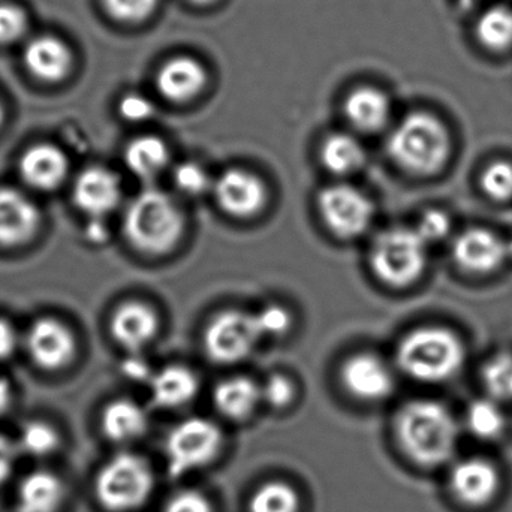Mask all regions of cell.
Here are the masks:
<instances>
[{"label":"cell","instance_id":"obj_38","mask_svg":"<svg viewBox=\"0 0 512 512\" xmlns=\"http://www.w3.org/2000/svg\"><path fill=\"white\" fill-rule=\"evenodd\" d=\"M262 400L273 406L282 409L292 402L295 396L294 384L285 375H273L265 381L261 387Z\"/></svg>","mask_w":512,"mask_h":512},{"label":"cell","instance_id":"obj_10","mask_svg":"<svg viewBox=\"0 0 512 512\" xmlns=\"http://www.w3.org/2000/svg\"><path fill=\"white\" fill-rule=\"evenodd\" d=\"M216 203L233 218L248 219L258 215L267 203L264 182L251 171H225L213 185Z\"/></svg>","mask_w":512,"mask_h":512},{"label":"cell","instance_id":"obj_45","mask_svg":"<svg viewBox=\"0 0 512 512\" xmlns=\"http://www.w3.org/2000/svg\"><path fill=\"white\" fill-rule=\"evenodd\" d=\"M102 218H92V221L87 224L86 231V239L89 240L93 245H102V243L107 242L108 237H110V231H108L107 225L101 221Z\"/></svg>","mask_w":512,"mask_h":512},{"label":"cell","instance_id":"obj_9","mask_svg":"<svg viewBox=\"0 0 512 512\" xmlns=\"http://www.w3.org/2000/svg\"><path fill=\"white\" fill-rule=\"evenodd\" d=\"M318 209L328 230L343 240L355 239L366 233L375 216V206L370 198L349 185L322 189Z\"/></svg>","mask_w":512,"mask_h":512},{"label":"cell","instance_id":"obj_7","mask_svg":"<svg viewBox=\"0 0 512 512\" xmlns=\"http://www.w3.org/2000/svg\"><path fill=\"white\" fill-rule=\"evenodd\" d=\"M221 429L206 418H189L171 430L165 444L168 472L180 478L204 468L221 451Z\"/></svg>","mask_w":512,"mask_h":512},{"label":"cell","instance_id":"obj_5","mask_svg":"<svg viewBox=\"0 0 512 512\" xmlns=\"http://www.w3.org/2000/svg\"><path fill=\"white\" fill-rule=\"evenodd\" d=\"M153 472L137 454L123 453L105 463L96 477L99 504L111 512L137 510L152 495Z\"/></svg>","mask_w":512,"mask_h":512},{"label":"cell","instance_id":"obj_1","mask_svg":"<svg viewBox=\"0 0 512 512\" xmlns=\"http://www.w3.org/2000/svg\"><path fill=\"white\" fill-rule=\"evenodd\" d=\"M400 447L421 466H439L453 456L457 424L441 403L414 400L400 409L396 420Z\"/></svg>","mask_w":512,"mask_h":512},{"label":"cell","instance_id":"obj_25","mask_svg":"<svg viewBox=\"0 0 512 512\" xmlns=\"http://www.w3.org/2000/svg\"><path fill=\"white\" fill-rule=\"evenodd\" d=\"M216 409L230 420H245L262 400L261 388L246 376L221 382L213 393Z\"/></svg>","mask_w":512,"mask_h":512},{"label":"cell","instance_id":"obj_31","mask_svg":"<svg viewBox=\"0 0 512 512\" xmlns=\"http://www.w3.org/2000/svg\"><path fill=\"white\" fill-rule=\"evenodd\" d=\"M298 507H300V499L297 492L288 484L274 481L256 490L249 510L251 512H297Z\"/></svg>","mask_w":512,"mask_h":512},{"label":"cell","instance_id":"obj_17","mask_svg":"<svg viewBox=\"0 0 512 512\" xmlns=\"http://www.w3.org/2000/svg\"><path fill=\"white\" fill-rule=\"evenodd\" d=\"M110 328L114 340L135 354L155 339L159 331V318L147 304L129 301L117 307Z\"/></svg>","mask_w":512,"mask_h":512},{"label":"cell","instance_id":"obj_3","mask_svg":"<svg viewBox=\"0 0 512 512\" xmlns=\"http://www.w3.org/2000/svg\"><path fill=\"white\" fill-rule=\"evenodd\" d=\"M450 134L438 117L423 111L400 120L388 140V153L402 170L429 176L444 167L450 156Z\"/></svg>","mask_w":512,"mask_h":512},{"label":"cell","instance_id":"obj_12","mask_svg":"<svg viewBox=\"0 0 512 512\" xmlns=\"http://www.w3.org/2000/svg\"><path fill=\"white\" fill-rule=\"evenodd\" d=\"M26 343L32 360L45 370H59L68 366L77 349L72 331L54 318H41L33 322Z\"/></svg>","mask_w":512,"mask_h":512},{"label":"cell","instance_id":"obj_16","mask_svg":"<svg viewBox=\"0 0 512 512\" xmlns=\"http://www.w3.org/2000/svg\"><path fill=\"white\" fill-rule=\"evenodd\" d=\"M450 484L454 495L463 504L483 507L498 493L499 474L487 460L466 459L454 466Z\"/></svg>","mask_w":512,"mask_h":512},{"label":"cell","instance_id":"obj_14","mask_svg":"<svg viewBox=\"0 0 512 512\" xmlns=\"http://www.w3.org/2000/svg\"><path fill=\"white\" fill-rule=\"evenodd\" d=\"M209 75L200 60L176 56L167 60L156 74V89L162 98L174 104H185L206 89Z\"/></svg>","mask_w":512,"mask_h":512},{"label":"cell","instance_id":"obj_49","mask_svg":"<svg viewBox=\"0 0 512 512\" xmlns=\"http://www.w3.org/2000/svg\"><path fill=\"white\" fill-rule=\"evenodd\" d=\"M507 252H508V254H510V252H511V255H512V242L510 243V245H507Z\"/></svg>","mask_w":512,"mask_h":512},{"label":"cell","instance_id":"obj_43","mask_svg":"<svg viewBox=\"0 0 512 512\" xmlns=\"http://www.w3.org/2000/svg\"><path fill=\"white\" fill-rule=\"evenodd\" d=\"M123 375L132 381H146L152 379L153 375L150 373L149 364L144 358L138 354H132L131 357L126 358L122 364Z\"/></svg>","mask_w":512,"mask_h":512},{"label":"cell","instance_id":"obj_44","mask_svg":"<svg viewBox=\"0 0 512 512\" xmlns=\"http://www.w3.org/2000/svg\"><path fill=\"white\" fill-rule=\"evenodd\" d=\"M17 348V333L6 319L0 318V361L14 354Z\"/></svg>","mask_w":512,"mask_h":512},{"label":"cell","instance_id":"obj_2","mask_svg":"<svg viewBox=\"0 0 512 512\" xmlns=\"http://www.w3.org/2000/svg\"><path fill=\"white\" fill-rule=\"evenodd\" d=\"M126 239L146 255L173 251L185 231V218L176 201L158 189L138 194L125 213Z\"/></svg>","mask_w":512,"mask_h":512},{"label":"cell","instance_id":"obj_15","mask_svg":"<svg viewBox=\"0 0 512 512\" xmlns=\"http://www.w3.org/2000/svg\"><path fill=\"white\" fill-rule=\"evenodd\" d=\"M41 215L21 192L0 188V246L15 248L30 242L38 233Z\"/></svg>","mask_w":512,"mask_h":512},{"label":"cell","instance_id":"obj_13","mask_svg":"<svg viewBox=\"0 0 512 512\" xmlns=\"http://www.w3.org/2000/svg\"><path fill=\"white\" fill-rule=\"evenodd\" d=\"M72 198L81 212L92 218H104L119 206L122 183L116 173L107 168H87L78 176Z\"/></svg>","mask_w":512,"mask_h":512},{"label":"cell","instance_id":"obj_37","mask_svg":"<svg viewBox=\"0 0 512 512\" xmlns=\"http://www.w3.org/2000/svg\"><path fill=\"white\" fill-rule=\"evenodd\" d=\"M27 20L24 12L14 5H0V44H11L26 32Z\"/></svg>","mask_w":512,"mask_h":512},{"label":"cell","instance_id":"obj_4","mask_svg":"<svg viewBox=\"0 0 512 512\" xmlns=\"http://www.w3.org/2000/svg\"><path fill=\"white\" fill-rule=\"evenodd\" d=\"M465 361L459 337L445 328L427 327L409 333L397 348L400 369L421 382H441L456 375Z\"/></svg>","mask_w":512,"mask_h":512},{"label":"cell","instance_id":"obj_39","mask_svg":"<svg viewBox=\"0 0 512 512\" xmlns=\"http://www.w3.org/2000/svg\"><path fill=\"white\" fill-rule=\"evenodd\" d=\"M155 102L143 93H128L119 104V113L131 123L146 122L155 116Z\"/></svg>","mask_w":512,"mask_h":512},{"label":"cell","instance_id":"obj_20","mask_svg":"<svg viewBox=\"0 0 512 512\" xmlns=\"http://www.w3.org/2000/svg\"><path fill=\"white\" fill-rule=\"evenodd\" d=\"M343 113L348 122L361 132H378L387 126L391 102L378 87L360 86L351 90L343 102Z\"/></svg>","mask_w":512,"mask_h":512},{"label":"cell","instance_id":"obj_36","mask_svg":"<svg viewBox=\"0 0 512 512\" xmlns=\"http://www.w3.org/2000/svg\"><path fill=\"white\" fill-rule=\"evenodd\" d=\"M254 315L262 339L264 337L283 336L291 328V313L285 307L279 306V304L265 306L264 309L259 310Z\"/></svg>","mask_w":512,"mask_h":512},{"label":"cell","instance_id":"obj_23","mask_svg":"<svg viewBox=\"0 0 512 512\" xmlns=\"http://www.w3.org/2000/svg\"><path fill=\"white\" fill-rule=\"evenodd\" d=\"M65 499L62 480L53 472L35 471L21 481L11 512H57Z\"/></svg>","mask_w":512,"mask_h":512},{"label":"cell","instance_id":"obj_27","mask_svg":"<svg viewBox=\"0 0 512 512\" xmlns=\"http://www.w3.org/2000/svg\"><path fill=\"white\" fill-rule=\"evenodd\" d=\"M321 161L330 173L346 176L363 167L366 152L354 135L336 132L322 143Z\"/></svg>","mask_w":512,"mask_h":512},{"label":"cell","instance_id":"obj_29","mask_svg":"<svg viewBox=\"0 0 512 512\" xmlns=\"http://www.w3.org/2000/svg\"><path fill=\"white\" fill-rule=\"evenodd\" d=\"M472 435L481 439H495L504 432L505 417L498 403L493 400H475L466 414Z\"/></svg>","mask_w":512,"mask_h":512},{"label":"cell","instance_id":"obj_41","mask_svg":"<svg viewBox=\"0 0 512 512\" xmlns=\"http://www.w3.org/2000/svg\"><path fill=\"white\" fill-rule=\"evenodd\" d=\"M164 512H213L206 496L197 492H182L171 498Z\"/></svg>","mask_w":512,"mask_h":512},{"label":"cell","instance_id":"obj_19","mask_svg":"<svg viewBox=\"0 0 512 512\" xmlns=\"http://www.w3.org/2000/svg\"><path fill=\"white\" fill-rule=\"evenodd\" d=\"M69 164L65 153L51 144L30 147L20 159L21 179L36 191H54L65 182Z\"/></svg>","mask_w":512,"mask_h":512},{"label":"cell","instance_id":"obj_32","mask_svg":"<svg viewBox=\"0 0 512 512\" xmlns=\"http://www.w3.org/2000/svg\"><path fill=\"white\" fill-rule=\"evenodd\" d=\"M487 390L498 400H512V354L490 360L483 370Z\"/></svg>","mask_w":512,"mask_h":512},{"label":"cell","instance_id":"obj_42","mask_svg":"<svg viewBox=\"0 0 512 512\" xmlns=\"http://www.w3.org/2000/svg\"><path fill=\"white\" fill-rule=\"evenodd\" d=\"M18 447L6 436L0 435V486L11 477L17 462Z\"/></svg>","mask_w":512,"mask_h":512},{"label":"cell","instance_id":"obj_33","mask_svg":"<svg viewBox=\"0 0 512 512\" xmlns=\"http://www.w3.org/2000/svg\"><path fill=\"white\" fill-rule=\"evenodd\" d=\"M174 185L189 197H200L213 189L215 182L210 179L209 173L197 162H183L177 165L173 174Z\"/></svg>","mask_w":512,"mask_h":512},{"label":"cell","instance_id":"obj_8","mask_svg":"<svg viewBox=\"0 0 512 512\" xmlns=\"http://www.w3.org/2000/svg\"><path fill=\"white\" fill-rule=\"evenodd\" d=\"M261 339L254 313L225 310L207 325L204 348L215 363L234 364L249 357Z\"/></svg>","mask_w":512,"mask_h":512},{"label":"cell","instance_id":"obj_11","mask_svg":"<svg viewBox=\"0 0 512 512\" xmlns=\"http://www.w3.org/2000/svg\"><path fill=\"white\" fill-rule=\"evenodd\" d=\"M343 387L355 399L379 402L394 390V376L388 364L373 354H357L343 363L340 372Z\"/></svg>","mask_w":512,"mask_h":512},{"label":"cell","instance_id":"obj_24","mask_svg":"<svg viewBox=\"0 0 512 512\" xmlns=\"http://www.w3.org/2000/svg\"><path fill=\"white\" fill-rule=\"evenodd\" d=\"M102 432L110 441L126 444L141 438L149 427V417L138 403L114 400L105 406L101 418Z\"/></svg>","mask_w":512,"mask_h":512},{"label":"cell","instance_id":"obj_21","mask_svg":"<svg viewBox=\"0 0 512 512\" xmlns=\"http://www.w3.org/2000/svg\"><path fill=\"white\" fill-rule=\"evenodd\" d=\"M23 57L27 71L48 83L62 80L72 63L71 51L53 36H39L30 41Z\"/></svg>","mask_w":512,"mask_h":512},{"label":"cell","instance_id":"obj_46","mask_svg":"<svg viewBox=\"0 0 512 512\" xmlns=\"http://www.w3.org/2000/svg\"><path fill=\"white\" fill-rule=\"evenodd\" d=\"M12 391L11 385L6 379L0 378V415L8 411L11 406Z\"/></svg>","mask_w":512,"mask_h":512},{"label":"cell","instance_id":"obj_35","mask_svg":"<svg viewBox=\"0 0 512 512\" xmlns=\"http://www.w3.org/2000/svg\"><path fill=\"white\" fill-rule=\"evenodd\" d=\"M484 192L493 200H510L512 197V164L496 162L484 171L481 179Z\"/></svg>","mask_w":512,"mask_h":512},{"label":"cell","instance_id":"obj_34","mask_svg":"<svg viewBox=\"0 0 512 512\" xmlns=\"http://www.w3.org/2000/svg\"><path fill=\"white\" fill-rule=\"evenodd\" d=\"M105 11L120 23L137 24L158 8L159 0H102Z\"/></svg>","mask_w":512,"mask_h":512},{"label":"cell","instance_id":"obj_6","mask_svg":"<svg viewBox=\"0 0 512 512\" xmlns=\"http://www.w3.org/2000/svg\"><path fill=\"white\" fill-rule=\"evenodd\" d=\"M427 243L409 228H391L376 237L370 252L373 273L381 282L403 288L420 279L427 264Z\"/></svg>","mask_w":512,"mask_h":512},{"label":"cell","instance_id":"obj_28","mask_svg":"<svg viewBox=\"0 0 512 512\" xmlns=\"http://www.w3.org/2000/svg\"><path fill=\"white\" fill-rule=\"evenodd\" d=\"M478 42L487 50L501 53L512 47V9L499 5L484 11L475 26Z\"/></svg>","mask_w":512,"mask_h":512},{"label":"cell","instance_id":"obj_47","mask_svg":"<svg viewBox=\"0 0 512 512\" xmlns=\"http://www.w3.org/2000/svg\"><path fill=\"white\" fill-rule=\"evenodd\" d=\"M188 2L194 3L197 6H209L212 3L218 2V0H188Z\"/></svg>","mask_w":512,"mask_h":512},{"label":"cell","instance_id":"obj_26","mask_svg":"<svg viewBox=\"0 0 512 512\" xmlns=\"http://www.w3.org/2000/svg\"><path fill=\"white\" fill-rule=\"evenodd\" d=\"M170 162V150L162 138L143 135L135 138L125 150V164L134 176L153 180L162 174Z\"/></svg>","mask_w":512,"mask_h":512},{"label":"cell","instance_id":"obj_22","mask_svg":"<svg viewBox=\"0 0 512 512\" xmlns=\"http://www.w3.org/2000/svg\"><path fill=\"white\" fill-rule=\"evenodd\" d=\"M153 403L159 408L177 409L188 405L200 391L197 375L188 367L173 364L150 379Z\"/></svg>","mask_w":512,"mask_h":512},{"label":"cell","instance_id":"obj_18","mask_svg":"<svg viewBox=\"0 0 512 512\" xmlns=\"http://www.w3.org/2000/svg\"><path fill=\"white\" fill-rule=\"evenodd\" d=\"M454 259L472 273H489L504 262L507 245L495 234L481 228L465 231L457 237Z\"/></svg>","mask_w":512,"mask_h":512},{"label":"cell","instance_id":"obj_48","mask_svg":"<svg viewBox=\"0 0 512 512\" xmlns=\"http://www.w3.org/2000/svg\"><path fill=\"white\" fill-rule=\"evenodd\" d=\"M3 122V107L2 104H0V125H2Z\"/></svg>","mask_w":512,"mask_h":512},{"label":"cell","instance_id":"obj_30","mask_svg":"<svg viewBox=\"0 0 512 512\" xmlns=\"http://www.w3.org/2000/svg\"><path fill=\"white\" fill-rule=\"evenodd\" d=\"M59 444V433L54 427L42 421H30L21 429L17 447L27 456L42 459L53 454Z\"/></svg>","mask_w":512,"mask_h":512},{"label":"cell","instance_id":"obj_40","mask_svg":"<svg viewBox=\"0 0 512 512\" xmlns=\"http://www.w3.org/2000/svg\"><path fill=\"white\" fill-rule=\"evenodd\" d=\"M450 228V219H448L444 212H441V210H429V212L424 213L415 231L429 245V243L444 240L448 233H450Z\"/></svg>","mask_w":512,"mask_h":512}]
</instances>
